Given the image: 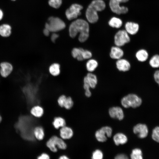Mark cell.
Listing matches in <instances>:
<instances>
[{
  "mask_svg": "<svg viewBox=\"0 0 159 159\" xmlns=\"http://www.w3.org/2000/svg\"><path fill=\"white\" fill-rule=\"evenodd\" d=\"M130 158L132 159H142V153L141 150L138 148L133 149L130 155Z\"/></svg>",
  "mask_w": 159,
  "mask_h": 159,
  "instance_id": "29",
  "label": "cell"
},
{
  "mask_svg": "<svg viewBox=\"0 0 159 159\" xmlns=\"http://www.w3.org/2000/svg\"><path fill=\"white\" fill-rule=\"evenodd\" d=\"M49 71L50 74L53 76H58L61 72L60 64L57 63H52L49 67Z\"/></svg>",
  "mask_w": 159,
  "mask_h": 159,
  "instance_id": "26",
  "label": "cell"
},
{
  "mask_svg": "<svg viewBox=\"0 0 159 159\" xmlns=\"http://www.w3.org/2000/svg\"><path fill=\"white\" fill-rule=\"evenodd\" d=\"M130 41V38L126 30H120L115 35L114 42L116 46L121 47Z\"/></svg>",
  "mask_w": 159,
  "mask_h": 159,
  "instance_id": "7",
  "label": "cell"
},
{
  "mask_svg": "<svg viewBox=\"0 0 159 159\" xmlns=\"http://www.w3.org/2000/svg\"><path fill=\"white\" fill-rule=\"evenodd\" d=\"M1 120H2V118H1V116L0 115V123L1 122Z\"/></svg>",
  "mask_w": 159,
  "mask_h": 159,
  "instance_id": "45",
  "label": "cell"
},
{
  "mask_svg": "<svg viewBox=\"0 0 159 159\" xmlns=\"http://www.w3.org/2000/svg\"><path fill=\"white\" fill-rule=\"evenodd\" d=\"M134 133L137 135L140 138H146L148 134V129L146 125L144 124L139 123L134 126L133 128Z\"/></svg>",
  "mask_w": 159,
  "mask_h": 159,
  "instance_id": "12",
  "label": "cell"
},
{
  "mask_svg": "<svg viewBox=\"0 0 159 159\" xmlns=\"http://www.w3.org/2000/svg\"><path fill=\"white\" fill-rule=\"evenodd\" d=\"M153 76L155 82L159 86V70H156Z\"/></svg>",
  "mask_w": 159,
  "mask_h": 159,
  "instance_id": "39",
  "label": "cell"
},
{
  "mask_svg": "<svg viewBox=\"0 0 159 159\" xmlns=\"http://www.w3.org/2000/svg\"><path fill=\"white\" fill-rule=\"evenodd\" d=\"M12 1H15L16 0H11Z\"/></svg>",
  "mask_w": 159,
  "mask_h": 159,
  "instance_id": "46",
  "label": "cell"
},
{
  "mask_svg": "<svg viewBox=\"0 0 159 159\" xmlns=\"http://www.w3.org/2000/svg\"><path fill=\"white\" fill-rule=\"evenodd\" d=\"M52 125L55 129L59 130L60 128L66 125V122L63 118L60 116L56 117L53 119Z\"/></svg>",
  "mask_w": 159,
  "mask_h": 159,
  "instance_id": "25",
  "label": "cell"
},
{
  "mask_svg": "<svg viewBox=\"0 0 159 159\" xmlns=\"http://www.w3.org/2000/svg\"><path fill=\"white\" fill-rule=\"evenodd\" d=\"M125 27L127 33L132 35L136 34L139 29V26L138 24L131 22H127Z\"/></svg>",
  "mask_w": 159,
  "mask_h": 159,
  "instance_id": "18",
  "label": "cell"
},
{
  "mask_svg": "<svg viewBox=\"0 0 159 159\" xmlns=\"http://www.w3.org/2000/svg\"><path fill=\"white\" fill-rule=\"evenodd\" d=\"M149 64L154 68H159V55L155 54L149 60Z\"/></svg>",
  "mask_w": 159,
  "mask_h": 159,
  "instance_id": "28",
  "label": "cell"
},
{
  "mask_svg": "<svg viewBox=\"0 0 159 159\" xmlns=\"http://www.w3.org/2000/svg\"><path fill=\"white\" fill-rule=\"evenodd\" d=\"M112 130L108 126H105L97 130L95 133V136L99 142H105L107 137H110L112 135Z\"/></svg>",
  "mask_w": 159,
  "mask_h": 159,
  "instance_id": "10",
  "label": "cell"
},
{
  "mask_svg": "<svg viewBox=\"0 0 159 159\" xmlns=\"http://www.w3.org/2000/svg\"><path fill=\"white\" fill-rule=\"evenodd\" d=\"M124 53L121 47L115 45L111 47L109 56L111 59L117 60L122 58Z\"/></svg>",
  "mask_w": 159,
  "mask_h": 159,
  "instance_id": "15",
  "label": "cell"
},
{
  "mask_svg": "<svg viewBox=\"0 0 159 159\" xmlns=\"http://www.w3.org/2000/svg\"><path fill=\"white\" fill-rule=\"evenodd\" d=\"M98 62L95 59L90 58L87 60L86 62L85 66L87 70L90 72H93L97 68Z\"/></svg>",
  "mask_w": 159,
  "mask_h": 159,
  "instance_id": "22",
  "label": "cell"
},
{
  "mask_svg": "<svg viewBox=\"0 0 159 159\" xmlns=\"http://www.w3.org/2000/svg\"><path fill=\"white\" fill-rule=\"evenodd\" d=\"M62 0H49L48 4L49 5L55 9L59 8L61 5Z\"/></svg>",
  "mask_w": 159,
  "mask_h": 159,
  "instance_id": "33",
  "label": "cell"
},
{
  "mask_svg": "<svg viewBox=\"0 0 159 159\" xmlns=\"http://www.w3.org/2000/svg\"><path fill=\"white\" fill-rule=\"evenodd\" d=\"M105 4L102 0H94L88 6L85 15L87 21L91 23L96 22L98 19L97 12L104 9Z\"/></svg>",
  "mask_w": 159,
  "mask_h": 159,
  "instance_id": "3",
  "label": "cell"
},
{
  "mask_svg": "<svg viewBox=\"0 0 159 159\" xmlns=\"http://www.w3.org/2000/svg\"><path fill=\"white\" fill-rule=\"evenodd\" d=\"M83 49L82 48L75 47L73 48L71 51L72 57L76 59L79 56H82V53Z\"/></svg>",
  "mask_w": 159,
  "mask_h": 159,
  "instance_id": "32",
  "label": "cell"
},
{
  "mask_svg": "<svg viewBox=\"0 0 159 159\" xmlns=\"http://www.w3.org/2000/svg\"><path fill=\"white\" fill-rule=\"evenodd\" d=\"M69 34L72 38L79 34L78 39L81 43L85 42L88 39L89 35V26L88 23L82 19H78L73 21L69 28Z\"/></svg>",
  "mask_w": 159,
  "mask_h": 159,
  "instance_id": "2",
  "label": "cell"
},
{
  "mask_svg": "<svg viewBox=\"0 0 159 159\" xmlns=\"http://www.w3.org/2000/svg\"><path fill=\"white\" fill-rule=\"evenodd\" d=\"M113 139L115 143L117 146L120 144H124L127 141V136L121 133H118L115 134L113 137Z\"/></svg>",
  "mask_w": 159,
  "mask_h": 159,
  "instance_id": "23",
  "label": "cell"
},
{
  "mask_svg": "<svg viewBox=\"0 0 159 159\" xmlns=\"http://www.w3.org/2000/svg\"><path fill=\"white\" fill-rule=\"evenodd\" d=\"M30 112L34 117L37 118L41 117L43 115L44 110L40 105H36L33 106L31 109Z\"/></svg>",
  "mask_w": 159,
  "mask_h": 159,
  "instance_id": "21",
  "label": "cell"
},
{
  "mask_svg": "<svg viewBox=\"0 0 159 159\" xmlns=\"http://www.w3.org/2000/svg\"><path fill=\"white\" fill-rule=\"evenodd\" d=\"M83 87L85 90V96L88 97H90L92 95V93L90 90L91 88L85 77L83 79Z\"/></svg>",
  "mask_w": 159,
  "mask_h": 159,
  "instance_id": "30",
  "label": "cell"
},
{
  "mask_svg": "<svg viewBox=\"0 0 159 159\" xmlns=\"http://www.w3.org/2000/svg\"><path fill=\"white\" fill-rule=\"evenodd\" d=\"M59 35L56 32H53L51 37V41L53 43H54L56 39L59 37Z\"/></svg>",
  "mask_w": 159,
  "mask_h": 159,
  "instance_id": "40",
  "label": "cell"
},
{
  "mask_svg": "<svg viewBox=\"0 0 159 159\" xmlns=\"http://www.w3.org/2000/svg\"><path fill=\"white\" fill-rule=\"evenodd\" d=\"M50 32L47 29L45 28L43 30V33L46 36H48Z\"/></svg>",
  "mask_w": 159,
  "mask_h": 159,
  "instance_id": "42",
  "label": "cell"
},
{
  "mask_svg": "<svg viewBox=\"0 0 159 159\" xmlns=\"http://www.w3.org/2000/svg\"><path fill=\"white\" fill-rule=\"evenodd\" d=\"M152 137L155 141L159 143V126L156 127L153 129Z\"/></svg>",
  "mask_w": 159,
  "mask_h": 159,
  "instance_id": "34",
  "label": "cell"
},
{
  "mask_svg": "<svg viewBox=\"0 0 159 159\" xmlns=\"http://www.w3.org/2000/svg\"><path fill=\"white\" fill-rule=\"evenodd\" d=\"M45 27L50 32H56L64 29L66 25L64 22L59 18L50 16L48 19Z\"/></svg>",
  "mask_w": 159,
  "mask_h": 159,
  "instance_id": "6",
  "label": "cell"
},
{
  "mask_svg": "<svg viewBox=\"0 0 159 159\" xmlns=\"http://www.w3.org/2000/svg\"><path fill=\"white\" fill-rule=\"evenodd\" d=\"M3 13L2 10L0 9V21L3 18Z\"/></svg>",
  "mask_w": 159,
  "mask_h": 159,
  "instance_id": "44",
  "label": "cell"
},
{
  "mask_svg": "<svg viewBox=\"0 0 159 159\" xmlns=\"http://www.w3.org/2000/svg\"><path fill=\"white\" fill-rule=\"evenodd\" d=\"M59 130V137L64 140L70 139L73 135L72 129L66 125L60 128Z\"/></svg>",
  "mask_w": 159,
  "mask_h": 159,
  "instance_id": "14",
  "label": "cell"
},
{
  "mask_svg": "<svg viewBox=\"0 0 159 159\" xmlns=\"http://www.w3.org/2000/svg\"><path fill=\"white\" fill-rule=\"evenodd\" d=\"M11 27L6 24H4L0 26V35L3 37H7L11 35Z\"/></svg>",
  "mask_w": 159,
  "mask_h": 159,
  "instance_id": "24",
  "label": "cell"
},
{
  "mask_svg": "<svg viewBox=\"0 0 159 159\" xmlns=\"http://www.w3.org/2000/svg\"><path fill=\"white\" fill-rule=\"evenodd\" d=\"M58 159H69V158L66 155H62L59 157Z\"/></svg>",
  "mask_w": 159,
  "mask_h": 159,
  "instance_id": "43",
  "label": "cell"
},
{
  "mask_svg": "<svg viewBox=\"0 0 159 159\" xmlns=\"http://www.w3.org/2000/svg\"><path fill=\"white\" fill-rule=\"evenodd\" d=\"M46 145L50 151L53 153L57 152L59 150H65L67 147L65 141L56 135L51 137L47 141Z\"/></svg>",
  "mask_w": 159,
  "mask_h": 159,
  "instance_id": "4",
  "label": "cell"
},
{
  "mask_svg": "<svg viewBox=\"0 0 159 159\" xmlns=\"http://www.w3.org/2000/svg\"><path fill=\"white\" fill-rule=\"evenodd\" d=\"M115 64L117 69L122 72H127L130 69L131 67V64L129 61L122 58L117 60Z\"/></svg>",
  "mask_w": 159,
  "mask_h": 159,
  "instance_id": "13",
  "label": "cell"
},
{
  "mask_svg": "<svg viewBox=\"0 0 159 159\" xmlns=\"http://www.w3.org/2000/svg\"><path fill=\"white\" fill-rule=\"evenodd\" d=\"M30 117L28 116H20L15 125V127L16 130L20 132L22 138L27 140L34 142L37 140L34 136L33 131L34 127L37 125L32 124L33 121H31L33 119V117Z\"/></svg>",
  "mask_w": 159,
  "mask_h": 159,
  "instance_id": "1",
  "label": "cell"
},
{
  "mask_svg": "<svg viewBox=\"0 0 159 159\" xmlns=\"http://www.w3.org/2000/svg\"><path fill=\"white\" fill-rule=\"evenodd\" d=\"M103 157L102 152L99 150H96L92 153V158L93 159H102Z\"/></svg>",
  "mask_w": 159,
  "mask_h": 159,
  "instance_id": "36",
  "label": "cell"
},
{
  "mask_svg": "<svg viewBox=\"0 0 159 159\" xmlns=\"http://www.w3.org/2000/svg\"><path fill=\"white\" fill-rule=\"evenodd\" d=\"M14 67L11 63L6 61L0 63V76L6 78L9 77L12 72Z\"/></svg>",
  "mask_w": 159,
  "mask_h": 159,
  "instance_id": "11",
  "label": "cell"
},
{
  "mask_svg": "<svg viewBox=\"0 0 159 159\" xmlns=\"http://www.w3.org/2000/svg\"><path fill=\"white\" fill-rule=\"evenodd\" d=\"M67 96L63 94L58 97L57 99V102L58 105L60 107H63Z\"/></svg>",
  "mask_w": 159,
  "mask_h": 159,
  "instance_id": "37",
  "label": "cell"
},
{
  "mask_svg": "<svg viewBox=\"0 0 159 159\" xmlns=\"http://www.w3.org/2000/svg\"><path fill=\"white\" fill-rule=\"evenodd\" d=\"M127 156L124 154H119L117 155L115 157L116 159H128Z\"/></svg>",
  "mask_w": 159,
  "mask_h": 159,
  "instance_id": "41",
  "label": "cell"
},
{
  "mask_svg": "<svg viewBox=\"0 0 159 159\" xmlns=\"http://www.w3.org/2000/svg\"><path fill=\"white\" fill-rule=\"evenodd\" d=\"M82 55L84 60H88L92 58V54L90 51L83 49L82 52Z\"/></svg>",
  "mask_w": 159,
  "mask_h": 159,
  "instance_id": "35",
  "label": "cell"
},
{
  "mask_svg": "<svg viewBox=\"0 0 159 159\" xmlns=\"http://www.w3.org/2000/svg\"><path fill=\"white\" fill-rule=\"evenodd\" d=\"M110 117L120 120H122L124 117L123 112L122 109L119 107H114L110 108L109 110Z\"/></svg>",
  "mask_w": 159,
  "mask_h": 159,
  "instance_id": "16",
  "label": "cell"
},
{
  "mask_svg": "<svg viewBox=\"0 0 159 159\" xmlns=\"http://www.w3.org/2000/svg\"><path fill=\"white\" fill-rule=\"evenodd\" d=\"M33 133L34 138L37 141H42L44 138L45 136L44 130L41 125H37L34 127Z\"/></svg>",
  "mask_w": 159,
  "mask_h": 159,
  "instance_id": "17",
  "label": "cell"
},
{
  "mask_svg": "<svg viewBox=\"0 0 159 159\" xmlns=\"http://www.w3.org/2000/svg\"><path fill=\"white\" fill-rule=\"evenodd\" d=\"M82 9L83 6L81 5L77 4H72L66 11L67 18L69 20L76 19L81 15V10Z\"/></svg>",
  "mask_w": 159,
  "mask_h": 159,
  "instance_id": "9",
  "label": "cell"
},
{
  "mask_svg": "<svg viewBox=\"0 0 159 159\" xmlns=\"http://www.w3.org/2000/svg\"><path fill=\"white\" fill-rule=\"evenodd\" d=\"M129 0H110L109 6L111 11L118 14H125L128 11L127 7L120 5L122 3L127 2Z\"/></svg>",
  "mask_w": 159,
  "mask_h": 159,
  "instance_id": "8",
  "label": "cell"
},
{
  "mask_svg": "<svg viewBox=\"0 0 159 159\" xmlns=\"http://www.w3.org/2000/svg\"><path fill=\"white\" fill-rule=\"evenodd\" d=\"M135 57L137 60L140 62H144L148 59L149 54L148 51L143 49L138 50L135 54Z\"/></svg>",
  "mask_w": 159,
  "mask_h": 159,
  "instance_id": "20",
  "label": "cell"
},
{
  "mask_svg": "<svg viewBox=\"0 0 159 159\" xmlns=\"http://www.w3.org/2000/svg\"><path fill=\"white\" fill-rule=\"evenodd\" d=\"M122 105L125 108H136L139 107L142 103L141 98L135 94L130 93L124 96L121 101Z\"/></svg>",
  "mask_w": 159,
  "mask_h": 159,
  "instance_id": "5",
  "label": "cell"
},
{
  "mask_svg": "<svg viewBox=\"0 0 159 159\" xmlns=\"http://www.w3.org/2000/svg\"><path fill=\"white\" fill-rule=\"evenodd\" d=\"M37 159H50V157L49 155L46 153H42L38 156Z\"/></svg>",
  "mask_w": 159,
  "mask_h": 159,
  "instance_id": "38",
  "label": "cell"
},
{
  "mask_svg": "<svg viewBox=\"0 0 159 159\" xmlns=\"http://www.w3.org/2000/svg\"><path fill=\"white\" fill-rule=\"evenodd\" d=\"M74 104V101L72 97L69 96H67L63 107L67 110L70 109L73 106Z\"/></svg>",
  "mask_w": 159,
  "mask_h": 159,
  "instance_id": "31",
  "label": "cell"
},
{
  "mask_svg": "<svg viewBox=\"0 0 159 159\" xmlns=\"http://www.w3.org/2000/svg\"><path fill=\"white\" fill-rule=\"evenodd\" d=\"M122 24L121 20L116 17L112 18L108 22V24L110 26L117 28H120Z\"/></svg>",
  "mask_w": 159,
  "mask_h": 159,
  "instance_id": "27",
  "label": "cell"
},
{
  "mask_svg": "<svg viewBox=\"0 0 159 159\" xmlns=\"http://www.w3.org/2000/svg\"><path fill=\"white\" fill-rule=\"evenodd\" d=\"M91 88H95L98 83L97 76L92 72H89L85 76Z\"/></svg>",
  "mask_w": 159,
  "mask_h": 159,
  "instance_id": "19",
  "label": "cell"
}]
</instances>
